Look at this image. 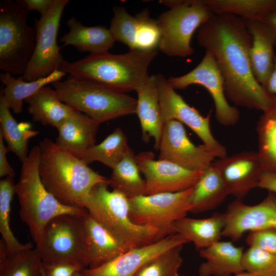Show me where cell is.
<instances>
[{"label":"cell","instance_id":"cell-1","mask_svg":"<svg viewBox=\"0 0 276 276\" xmlns=\"http://www.w3.org/2000/svg\"><path fill=\"white\" fill-rule=\"evenodd\" d=\"M198 44L214 56L227 98L236 105L262 111L271 105L269 95L255 77L250 60L252 38L244 19L213 14L197 30Z\"/></svg>","mask_w":276,"mask_h":276},{"label":"cell","instance_id":"cell-2","mask_svg":"<svg viewBox=\"0 0 276 276\" xmlns=\"http://www.w3.org/2000/svg\"><path fill=\"white\" fill-rule=\"evenodd\" d=\"M39 173L47 189L60 202L84 208L92 189L109 178L94 171L82 159L45 137L39 143Z\"/></svg>","mask_w":276,"mask_h":276},{"label":"cell","instance_id":"cell-3","mask_svg":"<svg viewBox=\"0 0 276 276\" xmlns=\"http://www.w3.org/2000/svg\"><path fill=\"white\" fill-rule=\"evenodd\" d=\"M156 55L155 50H136L122 54H90L74 62L64 60L59 70L126 93L136 91L145 83L150 76L148 67Z\"/></svg>","mask_w":276,"mask_h":276},{"label":"cell","instance_id":"cell-4","mask_svg":"<svg viewBox=\"0 0 276 276\" xmlns=\"http://www.w3.org/2000/svg\"><path fill=\"white\" fill-rule=\"evenodd\" d=\"M39 146L33 147L22 163L15 185L20 219L28 227L36 246L41 241L47 224L54 218L64 214L82 216L87 212L85 208L61 203L47 189L39 173Z\"/></svg>","mask_w":276,"mask_h":276},{"label":"cell","instance_id":"cell-5","mask_svg":"<svg viewBox=\"0 0 276 276\" xmlns=\"http://www.w3.org/2000/svg\"><path fill=\"white\" fill-rule=\"evenodd\" d=\"M52 85L63 102L99 124L136 113V99L94 81L68 75Z\"/></svg>","mask_w":276,"mask_h":276},{"label":"cell","instance_id":"cell-6","mask_svg":"<svg viewBox=\"0 0 276 276\" xmlns=\"http://www.w3.org/2000/svg\"><path fill=\"white\" fill-rule=\"evenodd\" d=\"M109 186L100 183L91 190L84 208L91 217L132 248L165 237L157 228L135 224L129 216V199L119 191H109Z\"/></svg>","mask_w":276,"mask_h":276},{"label":"cell","instance_id":"cell-7","mask_svg":"<svg viewBox=\"0 0 276 276\" xmlns=\"http://www.w3.org/2000/svg\"><path fill=\"white\" fill-rule=\"evenodd\" d=\"M169 9L156 19L160 32L158 48L171 57H186L194 50L191 41L195 31L213 14L203 0L160 1Z\"/></svg>","mask_w":276,"mask_h":276},{"label":"cell","instance_id":"cell-8","mask_svg":"<svg viewBox=\"0 0 276 276\" xmlns=\"http://www.w3.org/2000/svg\"><path fill=\"white\" fill-rule=\"evenodd\" d=\"M29 12L17 2L0 3V68L22 76L33 55L36 29L27 22Z\"/></svg>","mask_w":276,"mask_h":276},{"label":"cell","instance_id":"cell-9","mask_svg":"<svg viewBox=\"0 0 276 276\" xmlns=\"http://www.w3.org/2000/svg\"><path fill=\"white\" fill-rule=\"evenodd\" d=\"M83 216L61 215L47 224L41 241L36 246L42 263L74 262L87 268V253Z\"/></svg>","mask_w":276,"mask_h":276},{"label":"cell","instance_id":"cell-10","mask_svg":"<svg viewBox=\"0 0 276 276\" xmlns=\"http://www.w3.org/2000/svg\"><path fill=\"white\" fill-rule=\"evenodd\" d=\"M193 187L178 192L143 195L129 198L130 219L137 225L158 228L165 237L176 234L172 225L190 212Z\"/></svg>","mask_w":276,"mask_h":276},{"label":"cell","instance_id":"cell-11","mask_svg":"<svg viewBox=\"0 0 276 276\" xmlns=\"http://www.w3.org/2000/svg\"><path fill=\"white\" fill-rule=\"evenodd\" d=\"M68 0H54L49 12L35 19V47L21 76L27 82L45 77L59 70L64 62L57 38L61 17Z\"/></svg>","mask_w":276,"mask_h":276},{"label":"cell","instance_id":"cell-12","mask_svg":"<svg viewBox=\"0 0 276 276\" xmlns=\"http://www.w3.org/2000/svg\"><path fill=\"white\" fill-rule=\"evenodd\" d=\"M161 116L164 124L176 120L192 129L207 147L219 158L226 156L224 146L213 136L210 129V115L204 117L194 107L190 106L169 84L162 74L155 75Z\"/></svg>","mask_w":276,"mask_h":276},{"label":"cell","instance_id":"cell-13","mask_svg":"<svg viewBox=\"0 0 276 276\" xmlns=\"http://www.w3.org/2000/svg\"><path fill=\"white\" fill-rule=\"evenodd\" d=\"M167 80L174 89H185L193 84L204 87L213 98L216 119L220 124L231 126L239 121V111L227 102L223 77L210 52L205 51L200 62L189 73L178 77H171Z\"/></svg>","mask_w":276,"mask_h":276},{"label":"cell","instance_id":"cell-14","mask_svg":"<svg viewBox=\"0 0 276 276\" xmlns=\"http://www.w3.org/2000/svg\"><path fill=\"white\" fill-rule=\"evenodd\" d=\"M136 159L145 177V195L188 190L195 186L203 172L189 170L166 160H155L151 151L140 153Z\"/></svg>","mask_w":276,"mask_h":276},{"label":"cell","instance_id":"cell-15","mask_svg":"<svg viewBox=\"0 0 276 276\" xmlns=\"http://www.w3.org/2000/svg\"><path fill=\"white\" fill-rule=\"evenodd\" d=\"M158 150L159 159L168 160L194 171H204L216 157L204 145L194 144L183 124L176 120L164 124Z\"/></svg>","mask_w":276,"mask_h":276},{"label":"cell","instance_id":"cell-16","mask_svg":"<svg viewBox=\"0 0 276 276\" xmlns=\"http://www.w3.org/2000/svg\"><path fill=\"white\" fill-rule=\"evenodd\" d=\"M224 213L222 236L233 241L240 240L247 232L276 229V194L269 191L261 202L253 205L236 199L228 205Z\"/></svg>","mask_w":276,"mask_h":276},{"label":"cell","instance_id":"cell-17","mask_svg":"<svg viewBox=\"0 0 276 276\" xmlns=\"http://www.w3.org/2000/svg\"><path fill=\"white\" fill-rule=\"evenodd\" d=\"M109 28L115 41L129 47V50L154 51L158 47L160 32L156 19L145 9L134 16L124 7L115 6Z\"/></svg>","mask_w":276,"mask_h":276},{"label":"cell","instance_id":"cell-18","mask_svg":"<svg viewBox=\"0 0 276 276\" xmlns=\"http://www.w3.org/2000/svg\"><path fill=\"white\" fill-rule=\"evenodd\" d=\"M189 242L173 234L151 244L130 249L114 259L95 268H85L84 276H134L142 266L163 252Z\"/></svg>","mask_w":276,"mask_h":276},{"label":"cell","instance_id":"cell-19","mask_svg":"<svg viewBox=\"0 0 276 276\" xmlns=\"http://www.w3.org/2000/svg\"><path fill=\"white\" fill-rule=\"evenodd\" d=\"M213 164L219 172L229 195L242 199L258 187L264 172L257 152L244 151L218 158Z\"/></svg>","mask_w":276,"mask_h":276},{"label":"cell","instance_id":"cell-20","mask_svg":"<svg viewBox=\"0 0 276 276\" xmlns=\"http://www.w3.org/2000/svg\"><path fill=\"white\" fill-rule=\"evenodd\" d=\"M87 247V268L106 263L133 248L88 213L83 216Z\"/></svg>","mask_w":276,"mask_h":276},{"label":"cell","instance_id":"cell-21","mask_svg":"<svg viewBox=\"0 0 276 276\" xmlns=\"http://www.w3.org/2000/svg\"><path fill=\"white\" fill-rule=\"evenodd\" d=\"M99 123L86 114L74 110L57 129L56 144L82 159L86 151L95 145Z\"/></svg>","mask_w":276,"mask_h":276},{"label":"cell","instance_id":"cell-22","mask_svg":"<svg viewBox=\"0 0 276 276\" xmlns=\"http://www.w3.org/2000/svg\"><path fill=\"white\" fill-rule=\"evenodd\" d=\"M251 38L250 60L257 81L265 85L274 66L276 32L263 20H245Z\"/></svg>","mask_w":276,"mask_h":276},{"label":"cell","instance_id":"cell-23","mask_svg":"<svg viewBox=\"0 0 276 276\" xmlns=\"http://www.w3.org/2000/svg\"><path fill=\"white\" fill-rule=\"evenodd\" d=\"M243 247L232 241H219L199 249L205 261L198 268L199 276H231L244 272L242 267Z\"/></svg>","mask_w":276,"mask_h":276},{"label":"cell","instance_id":"cell-24","mask_svg":"<svg viewBox=\"0 0 276 276\" xmlns=\"http://www.w3.org/2000/svg\"><path fill=\"white\" fill-rule=\"evenodd\" d=\"M137 99L136 113L141 124L142 138L154 140L158 150L164 123L162 120L155 75L149 76L145 83L136 90Z\"/></svg>","mask_w":276,"mask_h":276},{"label":"cell","instance_id":"cell-25","mask_svg":"<svg viewBox=\"0 0 276 276\" xmlns=\"http://www.w3.org/2000/svg\"><path fill=\"white\" fill-rule=\"evenodd\" d=\"M66 24L69 31L60 40L64 47L71 45L79 52L90 54L107 52L113 47L116 41L109 29L105 26H85L73 16Z\"/></svg>","mask_w":276,"mask_h":276},{"label":"cell","instance_id":"cell-26","mask_svg":"<svg viewBox=\"0 0 276 276\" xmlns=\"http://www.w3.org/2000/svg\"><path fill=\"white\" fill-rule=\"evenodd\" d=\"M226 222L224 213H215L204 219L183 217L172 225L175 233L192 242L197 249L210 246L218 242L222 236Z\"/></svg>","mask_w":276,"mask_h":276},{"label":"cell","instance_id":"cell-27","mask_svg":"<svg viewBox=\"0 0 276 276\" xmlns=\"http://www.w3.org/2000/svg\"><path fill=\"white\" fill-rule=\"evenodd\" d=\"M25 102L34 122L56 129L75 110L63 102L50 86L42 87Z\"/></svg>","mask_w":276,"mask_h":276},{"label":"cell","instance_id":"cell-28","mask_svg":"<svg viewBox=\"0 0 276 276\" xmlns=\"http://www.w3.org/2000/svg\"><path fill=\"white\" fill-rule=\"evenodd\" d=\"M66 75L57 70L45 77L27 82L21 76L15 78L9 73L2 72L0 74V81L5 87L1 97L14 113L19 114L22 110L24 101L27 98L47 85L60 81Z\"/></svg>","mask_w":276,"mask_h":276},{"label":"cell","instance_id":"cell-29","mask_svg":"<svg viewBox=\"0 0 276 276\" xmlns=\"http://www.w3.org/2000/svg\"><path fill=\"white\" fill-rule=\"evenodd\" d=\"M229 195L221 176L213 163L203 172L193 187L190 212L199 213L219 206Z\"/></svg>","mask_w":276,"mask_h":276},{"label":"cell","instance_id":"cell-30","mask_svg":"<svg viewBox=\"0 0 276 276\" xmlns=\"http://www.w3.org/2000/svg\"><path fill=\"white\" fill-rule=\"evenodd\" d=\"M0 124V133L7 143L8 151L14 153L22 163L29 156V139L38 132L31 130L30 124L28 123H18L1 97Z\"/></svg>","mask_w":276,"mask_h":276},{"label":"cell","instance_id":"cell-31","mask_svg":"<svg viewBox=\"0 0 276 276\" xmlns=\"http://www.w3.org/2000/svg\"><path fill=\"white\" fill-rule=\"evenodd\" d=\"M272 97L271 105L257 123V152L263 171L276 173V96Z\"/></svg>","mask_w":276,"mask_h":276},{"label":"cell","instance_id":"cell-32","mask_svg":"<svg viewBox=\"0 0 276 276\" xmlns=\"http://www.w3.org/2000/svg\"><path fill=\"white\" fill-rule=\"evenodd\" d=\"M136 155L130 148L123 158L112 169L109 186L128 199L145 195L146 182L140 175Z\"/></svg>","mask_w":276,"mask_h":276},{"label":"cell","instance_id":"cell-33","mask_svg":"<svg viewBox=\"0 0 276 276\" xmlns=\"http://www.w3.org/2000/svg\"><path fill=\"white\" fill-rule=\"evenodd\" d=\"M0 276H43L42 262L37 248L10 253L1 239Z\"/></svg>","mask_w":276,"mask_h":276},{"label":"cell","instance_id":"cell-34","mask_svg":"<svg viewBox=\"0 0 276 276\" xmlns=\"http://www.w3.org/2000/svg\"><path fill=\"white\" fill-rule=\"evenodd\" d=\"M213 14H229L244 20H263L276 10V0H203Z\"/></svg>","mask_w":276,"mask_h":276},{"label":"cell","instance_id":"cell-35","mask_svg":"<svg viewBox=\"0 0 276 276\" xmlns=\"http://www.w3.org/2000/svg\"><path fill=\"white\" fill-rule=\"evenodd\" d=\"M130 149L125 133L118 127L100 143L89 148L81 159L88 165L99 162L112 169Z\"/></svg>","mask_w":276,"mask_h":276},{"label":"cell","instance_id":"cell-36","mask_svg":"<svg viewBox=\"0 0 276 276\" xmlns=\"http://www.w3.org/2000/svg\"><path fill=\"white\" fill-rule=\"evenodd\" d=\"M14 178L6 177L0 181V233L8 252L33 248L32 243L22 244L16 238L10 227L11 205L15 194Z\"/></svg>","mask_w":276,"mask_h":276},{"label":"cell","instance_id":"cell-37","mask_svg":"<svg viewBox=\"0 0 276 276\" xmlns=\"http://www.w3.org/2000/svg\"><path fill=\"white\" fill-rule=\"evenodd\" d=\"M183 245L174 246L150 259L134 276H179Z\"/></svg>","mask_w":276,"mask_h":276},{"label":"cell","instance_id":"cell-38","mask_svg":"<svg viewBox=\"0 0 276 276\" xmlns=\"http://www.w3.org/2000/svg\"><path fill=\"white\" fill-rule=\"evenodd\" d=\"M242 267L245 272L257 276H276V255L249 246L243 252Z\"/></svg>","mask_w":276,"mask_h":276},{"label":"cell","instance_id":"cell-39","mask_svg":"<svg viewBox=\"0 0 276 276\" xmlns=\"http://www.w3.org/2000/svg\"><path fill=\"white\" fill-rule=\"evenodd\" d=\"M246 241L249 246L256 247L276 255L275 229L250 232Z\"/></svg>","mask_w":276,"mask_h":276},{"label":"cell","instance_id":"cell-40","mask_svg":"<svg viewBox=\"0 0 276 276\" xmlns=\"http://www.w3.org/2000/svg\"><path fill=\"white\" fill-rule=\"evenodd\" d=\"M42 268L45 276H73L85 268L80 263L68 261L42 263Z\"/></svg>","mask_w":276,"mask_h":276},{"label":"cell","instance_id":"cell-41","mask_svg":"<svg viewBox=\"0 0 276 276\" xmlns=\"http://www.w3.org/2000/svg\"><path fill=\"white\" fill-rule=\"evenodd\" d=\"M54 0H19L16 2L29 12L37 11L40 17L44 16L50 9Z\"/></svg>","mask_w":276,"mask_h":276},{"label":"cell","instance_id":"cell-42","mask_svg":"<svg viewBox=\"0 0 276 276\" xmlns=\"http://www.w3.org/2000/svg\"><path fill=\"white\" fill-rule=\"evenodd\" d=\"M7 147L5 146L4 139L0 133V176L14 178L15 173L9 164L7 157L8 152Z\"/></svg>","mask_w":276,"mask_h":276},{"label":"cell","instance_id":"cell-43","mask_svg":"<svg viewBox=\"0 0 276 276\" xmlns=\"http://www.w3.org/2000/svg\"><path fill=\"white\" fill-rule=\"evenodd\" d=\"M258 188L276 194V173L264 171L260 177Z\"/></svg>","mask_w":276,"mask_h":276},{"label":"cell","instance_id":"cell-44","mask_svg":"<svg viewBox=\"0 0 276 276\" xmlns=\"http://www.w3.org/2000/svg\"><path fill=\"white\" fill-rule=\"evenodd\" d=\"M263 87L269 95L276 96V55L273 70Z\"/></svg>","mask_w":276,"mask_h":276},{"label":"cell","instance_id":"cell-45","mask_svg":"<svg viewBox=\"0 0 276 276\" xmlns=\"http://www.w3.org/2000/svg\"><path fill=\"white\" fill-rule=\"evenodd\" d=\"M263 21L271 27L276 32V10L267 14Z\"/></svg>","mask_w":276,"mask_h":276},{"label":"cell","instance_id":"cell-46","mask_svg":"<svg viewBox=\"0 0 276 276\" xmlns=\"http://www.w3.org/2000/svg\"><path fill=\"white\" fill-rule=\"evenodd\" d=\"M183 276H186V275H185ZM231 276H257V275L244 271L243 272H242L237 274L231 275Z\"/></svg>","mask_w":276,"mask_h":276},{"label":"cell","instance_id":"cell-47","mask_svg":"<svg viewBox=\"0 0 276 276\" xmlns=\"http://www.w3.org/2000/svg\"><path fill=\"white\" fill-rule=\"evenodd\" d=\"M73 276H84L81 271H79L74 274Z\"/></svg>","mask_w":276,"mask_h":276},{"label":"cell","instance_id":"cell-48","mask_svg":"<svg viewBox=\"0 0 276 276\" xmlns=\"http://www.w3.org/2000/svg\"><path fill=\"white\" fill-rule=\"evenodd\" d=\"M42 273H43V276H45L44 273L43 271V268H42Z\"/></svg>","mask_w":276,"mask_h":276}]
</instances>
